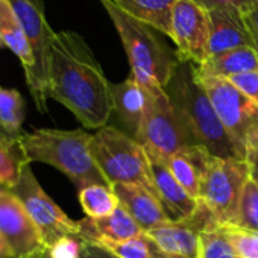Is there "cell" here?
I'll use <instances>...</instances> for the list:
<instances>
[{
    "mask_svg": "<svg viewBox=\"0 0 258 258\" xmlns=\"http://www.w3.org/2000/svg\"><path fill=\"white\" fill-rule=\"evenodd\" d=\"M26 164L29 161L25 158L19 140L0 142V187L11 188L19 181Z\"/></svg>",
    "mask_w": 258,
    "mask_h": 258,
    "instance_id": "484cf974",
    "label": "cell"
},
{
    "mask_svg": "<svg viewBox=\"0 0 258 258\" xmlns=\"http://www.w3.org/2000/svg\"><path fill=\"white\" fill-rule=\"evenodd\" d=\"M79 204L90 219H100L112 214L118 207V199L111 185L93 184L78 191Z\"/></svg>",
    "mask_w": 258,
    "mask_h": 258,
    "instance_id": "cb8c5ba5",
    "label": "cell"
},
{
    "mask_svg": "<svg viewBox=\"0 0 258 258\" xmlns=\"http://www.w3.org/2000/svg\"><path fill=\"white\" fill-rule=\"evenodd\" d=\"M47 96L72 111L88 129L106 126L114 112L111 82L76 32L61 31L52 38Z\"/></svg>",
    "mask_w": 258,
    "mask_h": 258,
    "instance_id": "6da1fadb",
    "label": "cell"
},
{
    "mask_svg": "<svg viewBox=\"0 0 258 258\" xmlns=\"http://www.w3.org/2000/svg\"><path fill=\"white\" fill-rule=\"evenodd\" d=\"M111 187L120 207L139 223L143 232L170 222L155 191L137 184H115Z\"/></svg>",
    "mask_w": 258,
    "mask_h": 258,
    "instance_id": "9a60e30c",
    "label": "cell"
},
{
    "mask_svg": "<svg viewBox=\"0 0 258 258\" xmlns=\"http://www.w3.org/2000/svg\"><path fill=\"white\" fill-rule=\"evenodd\" d=\"M249 149H258V124H256V127H255V133H253V136H252V139H250V142H249V145H247V151ZM247 154V152H246Z\"/></svg>",
    "mask_w": 258,
    "mask_h": 258,
    "instance_id": "74e56055",
    "label": "cell"
},
{
    "mask_svg": "<svg viewBox=\"0 0 258 258\" xmlns=\"http://www.w3.org/2000/svg\"><path fill=\"white\" fill-rule=\"evenodd\" d=\"M114 114L126 127V134L137 139L148 108V90L133 75L118 84H111Z\"/></svg>",
    "mask_w": 258,
    "mask_h": 258,
    "instance_id": "2e32d148",
    "label": "cell"
},
{
    "mask_svg": "<svg viewBox=\"0 0 258 258\" xmlns=\"http://www.w3.org/2000/svg\"><path fill=\"white\" fill-rule=\"evenodd\" d=\"M199 258H240L219 225L201 234Z\"/></svg>",
    "mask_w": 258,
    "mask_h": 258,
    "instance_id": "4316f807",
    "label": "cell"
},
{
    "mask_svg": "<svg viewBox=\"0 0 258 258\" xmlns=\"http://www.w3.org/2000/svg\"><path fill=\"white\" fill-rule=\"evenodd\" d=\"M243 16H244V22H246L252 37L258 40V4L253 2L252 5H249L243 11Z\"/></svg>",
    "mask_w": 258,
    "mask_h": 258,
    "instance_id": "836d02e7",
    "label": "cell"
},
{
    "mask_svg": "<svg viewBox=\"0 0 258 258\" xmlns=\"http://www.w3.org/2000/svg\"><path fill=\"white\" fill-rule=\"evenodd\" d=\"M0 142H17V140H10V139H7L2 133H0Z\"/></svg>",
    "mask_w": 258,
    "mask_h": 258,
    "instance_id": "f35d334b",
    "label": "cell"
},
{
    "mask_svg": "<svg viewBox=\"0 0 258 258\" xmlns=\"http://www.w3.org/2000/svg\"><path fill=\"white\" fill-rule=\"evenodd\" d=\"M164 90L185 127L191 146L205 148L217 158L241 160L198 79L193 62L179 61Z\"/></svg>",
    "mask_w": 258,
    "mask_h": 258,
    "instance_id": "7a4b0ae2",
    "label": "cell"
},
{
    "mask_svg": "<svg viewBox=\"0 0 258 258\" xmlns=\"http://www.w3.org/2000/svg\"><path fill=\"white\" fill-rule=\"evenodd\" d=\"M232 85H235L246 97H249L258 106V72H249L229 78Z\"/></svg>",
    "mask_w": 258,
    "mask_h": 258,
    "instance_id": "4dcf8cb0",
    "label": "cell"
},
{
    "mask_svg": "<svg viewBox=\"0 0 258 258\" xmlns=\"http://www.w3.org/2000/svg\"><path fill=\"white\" fill-rule=\"evenodd\" d=\"M91 154L109 185L137 184L155 191L151 158L133 136L106 124L93 134Z\"/></svg>",
    "mask_w": 258,
    "mask_h": 258,
    "instance_id": "5b68a950",
    "label": "cell"
},
{
    "mask_svg": "<svg viewBox=\"0 0 258 258\" xmlns=\"http://www.w3.org/2000/svg\"><path fill=\"white\" fill-rule=\"evenodd\" d=\"M240 258H258V234L237 225H219Z\"/></svg>",
    "mask_w": 258,
    "mask_h": 258,
    "instance_id": "f1b7e54d",
    "label": "cell"
},
{
    "mask_svg": "<svg viewBox=\"0 0 258 258\" xmlns=\"http://www.w3.org/2000/svg\"><path fill=\"white\" fill-rule=\"evenodd\" d=\"M81 258H118V256H115L114 253L108 252L106 249H103L97 244H93V243L82 240Z\"/></svg>",
    "mask_w": 258,
    "mask_h": 258,
    "instance_id": "d6a6232c",
    "label": "cell"
},
{
    "mask_svg": "<svg viewBox=\"0 0 258 258\" xmlns=\"http://www.w3.org/2000/svg\"><path fill=\"white\" fill-rule=\"evenodd\" d=\"M91 137L84 129H32L22 134L19 146L25 158L32 163L49 164L62 172L78 188L102 184L109 185L91 154Z\"/></svg>",
    "mask_w": 258,
    "mask_h": 258,
    "instance_id": "3957f363",
    "label": "cell"
},
{
    "mask_svg": "<svg viewBox=\"0 0 258 258\" xmlns=\"http://www.w3.org/2000/svg\"><path fill=\"white\" fill-rule=\"evenodd\" d=\"M198 79L207 91L238 157L246 160L247 145L258 124V106L228 79L199 73Z\"/></svg>",
    "mask_w": 258,
    "mask_h": 258,
    "instance_id": "ba28073f",
    "label": "cell"
},
{
    "mask_svg": "<svg viewBox=\"0 0 258 258\" xmlns=\"http://www.w3.org/2000/svg\"><path fill=\"white\" fill-rule=\"evenodd\" d=\"M78 223H79V238L93 244L124 241L143 232L139 223L121 207H118L112 214L106 217H100V219L85 217Z\"/></svg>",
    "mask_w": 258,
    "mask_h": 258,
    "instance_id": "e0dca14e",
    "label": "cell"
},
{
    "mask_svg": "<svg viewBox=\"0 0 258 258\" xmlns=\"http://www.w3.org/2000/svg\"><path fill=\"white\" fill-rule=\"evenodd\" d=\"M123 13L170 38L172 13L178 0H109Z\"/></svg>",
    "mask_w": 258,
    "mask_h": 258,
    "instance_id": "44dd1931",
    "label": "cell"
},
{
    "mask_svg": "<svg viewBox=\"0 0 258 258\" xmlns=\"http://www.w3.org/2000/svg\"><path fill=\"white\" fill-rule=\"evenodd\" d=\"M246 160L250 167V179L258 185V149H249Z\"/></svg>",
    "mask_w": 258,
    "mask_h": 258,
    "instance_id": "e575fe53",
    "label": "cell"
},
{
    "mask_svg": "<svg viewBox=\"0 0 258 258\" xmlns=\"http://www.w3.org/2000/svg\"><path fill=\"white\" fill-rule=\"evenodd\" d=\"M152 179L155 191L170 219V222H181L191 216L198 208L199 201L193 199L184 187L175 179L170 170L161 161L151 160Z\"/></svg>",
    "mask_w": 258,
    "mask_h": 258,
    "instance_id": "ac0fdd59",
    "label": "cell"
},
{
    "mask_svg": "<svg viewBox=\"0 0 258 258\" xmlns=\"http://www.w3.org/2000/svg\"><path fill=\"white\" fill-rule=\"evenodd\" d=\"M240 228L258 231V185L249 178L240 198L235 223Z\"/></svg>",
    "mask_w": 258,
    "mask_h": 258,
    "instance_id": "83f0119b",
    "label": "cell"
},
{
    "mask_svg": "<svg viewBox=\"0 0 258 258\" xmlns=\"http://www.w3.org/2000/svg\"><path fill=\"white\" fill-rule=\"evenodd\" d=\"M97 246L106 249L118 258H176L163 250L148 232H142L140 235L124 241L102 243Z\"/></svg>",
    "mask_w": 258,
    "mask_h": 258,
    "instance_id": "d4e9b609",
    "label": "cell"
},
{
    "mask_svg": "<svg viewBox=\"0 0 258 258\" xmlns=\"http://www.w3.org/2000/svg\"><path fill=\"white\" fill-rule=\"evenodd\" d=\"M8 190L25 207L46 247L67 235L79 237V223L70 219L43 190L31 169V163L23 167L19 181Z\"/></svg>",
    "mask_w": 258,
    "mask_h": 258,
    "instance_id": "30bf717a",
    "label": "cell"
},
{
    "mask_svg": "<svg viewBox=\"0 0 258 258\" xmlns=\"http://www.w3.org/2000/svg\"><path fill=\"white\" fill-rule=\"evenodd\" d=\"M196 70L202 76H214L229 79L237 75L258 72V56L255 47L244 46L208 56Z\"/></svg>",
    "mask_w": 258,
    "mask_h": 258,
    "instance_id": "ffe728a7",
    "label": "cell"
},
{
    "mask_svg": "<svg viewBox=\"0 0 258 258\" xmlns=\"http://www.w3.org/2000/svg\"><path fill=\"white\" fill-rule=\"evenodd\" d=\"M5 46V43H4V38H2V35H0V47H4Z\"/></svg>",
    "mask_w": 258,
    "mask_h": 258,
    "instance_id": "60d3db41",
    "label": "cell"
},
{
    "mask_svg": "<svg viewBox=\"0 0 258 258\" xmlns=\"http://www.w3.org/2000/svg\"><path fill=\"white\" fill-rule=\"evenodd\" d=\"M250 178L247 160L211 157L207 163L199 201L208 207L219 225H234L238 204Z\"/></svg>",
    "mask_w": 258,
    "mask_h": 258,
    "instance_id": "52a82bcc",
    "label": "cell"
},
{
    "mask_svg": "<svg viewBox=\"0 0 258 258\" xmlns=\"http://www.w3.org/2000/svg\"><path fill=\"white\" fill-rule=\"evenodd\" d=\"M0 235L13 250L14 258L46 247L22 202L5 187H0Z\"/></svg>",
    "mask_w": 258,
    "mask_h": 258,
    "instance_id": "4fadbf2b",
    "label": "cell"
},
{
    "mask_svg": "<svg viewBox=\"0 0 258 258\" xmlns=\"http://www.w3.org/2000/svg\"><path fill=\"white\" fill-rule=\"evenodd\" d=\"M213 155L201 146H188L167 160L161 161L184 187V190L196 201L201 196V182L208 160Z\"/></svg>",
    "mask_w": 258,
    "mask_h": 258,
    "instance_id": "d6986e66",
    "label": "cell"
},
{
    "mask_svg": "<svg viewBox=\"0 0 258 258\" xmlns=\"http://www.w3.org/2000/svg\"><path fill=\"white\" fill-rule=\"evenodd\" d=\"M210 41L208 56L237 47H253V37L244 22L243 11L235 7H219L208 10Z\"/></svg>",
    "mask_w": 258,
    "mask_h": 258,
    "instance_id": "5bb4252c",
    "label": "cell"
},
{
    "mask_svg": "<svg viewBox=\"0 0 258 258\" xmlns=\"http://www.w3.org/2000/svg\"><path fill=\"white\" fill-rule=\"evenodd\" d=\"M82 240L75 235H67L47 247L50 258H81Z\"/></svg>",
    "mask_w": 258,
    "mask_h": 258,
    "instance_id": "f546056e",
    "label": "cell"
},
{
    "mask_svg": "<svg viewBox=\"0 0 258 258\" xmlns=\"http://www.w3.org/2000/svg\"><path fill=\"white\" fill-rule=\"evenodd\" d=\"M22 258H50V255H49L47 247H43V249H40V250H37L34 253H29L26 256H22Z\"/></svg>",
    "mask_w": 258,
    "mask_h": 258,
    "instance_id": "8d00e7d4",
    "label": "cell"
},
{
    "mask_svg": "<svg viewBox=\"0 0 258 258\" xmlns=\"http://www.w3.org/2000/svg\"><path fill=\"white\" fill-rule=\"evenodd\" d=\"M170 38L176 46L179 61L201 66L208 58V10L196 0H178L172 13Z\"/></svg>",
    "mask_w": 258,
    "mask_h": 258,
    "instance_id": "8fae6325",
    "label": "cell"
},
{
    "mask_svg": "<svg viewBox=\"0 0 258 258\" xmlns=\"http://www.w3.org/2000/svg\"><path fill=\"white\" fill-rule=\"evenodd\" d=\"M17 13L34 58V70L26 78L29 91L40 112H47V85L50 43L55 35L47 23L44 0H10Z\"/></svg>",
    "mask_w": 258,
    "mask_h": 258,
    "instance_id": "9c48e42d",
    "label": "cell"
},
{
    "mask_svg": "<svg viewBox=\"0 0 258 258\" xmlns=\"http://www.w3.org/2000/svg\"><path fill=\"white\" fill-rule=\"evenodd\" d=\"M0 35L4 38L5 47H8L20 59L25 75L29 78L34 70V58L20 19L10 0H0Z\"/></svg>",
    "mask_w": 258,
    "mask_h": 258,
    "instance_id": "7402d4cb",
    "label": "cell"
},
{
    "mask_svg": "<svg viewBox=\"0 0 258 258\" xmlns=\"http://www.w3.org/2000/svg\"><path fill=\"white\" fill-rule=\"evenodd\" d=\"M148 108L137 136L151 160L164 161L176 152L191 146L185 127L161 87H149Z\"/></svg>",
    "mask_w": 258,
    "mask_h": 258,
    "instance_id": "8992f818",
    "label": "cell"
},
{
    "mask_svg": "<svg viewBox=\"0 0 258 258\" xmlns=\"http://www.w3.org/2000/svg\"><path fill=\"white\" fill-rule=\"evenodd\" d=\"M26 117L23 96L14 88L0 87V133L10 140H19Z\"/></svg>",
    "mask_w": 258,
    "mask_h": 258,
    "instance_id": "603a6c76",
    "label": "cell"
},
{
    "mask_svg": "<svg viewBox=\"0 0 258 258\" xmlns=\"http://www.w3.org/2000/svg\"><path fill=\"white\" fill-rule=\"evenodd\" d=\"M102 4L126 50L131 75L146 88L169 84L179 58L160 38V32L123 13L109 0Z\"/></svg>",
    "mask_w": 258,
    "mask_h": 258,
    "instance_id": "277c9868",
    "label": "cell"
},
{
    "mask_svg": "<svg viewBox=\"0 0 258 258\" xmlns=\"http://www.w3.org/2000/svg\"><path fill=\"white\" fill-rule=\"evenodd\" d=\"M217 225L219 223L216 222L213 213L199 201L198 208L187 219L181 222H169L148 231V234L163 250L176 258H199L201 234L216 228Z\"/></svg>",
    "mask_w": 258,
    "mask_h": 258,
    "instance_id": "7c38bea8",
    "label": "cell"
},
{
    "mask_svg": "<svg viewBox=\"0 0 258 258\" xmlns=\"http://www.w3.org/2000/svg\"><path fill=\"white\" fill-rule=\"evenodd\" d=\"M253 47H255V52H256V56H258V40L253 38Z\"/></svg>",
    "mask_w": 258,
    "mask_h": 258,
    "instance_id": "ab89813d",
    "label": "cell"
},
{
    "mask_svg": "<svg viewBox=\"0 0 258 258\" xmlns=\"http://www.w3.org/2000/svg\"><path fill=\"white\" fill-rule=\"evenodd\" d=\"M253 2H255V4H258V0H253Z\"/></svg>",
    "mask_w": 258,
    "mask_h": 258,
    "instance_id": "b9f144b4",
    "label": "cell"
},
{
    "mask_svg": "<svg viewBox=\"0 0 258 258\" xmlns=\"http://www.w3.org/2000/svg\"><path fill=\"white\" fill-rule=\"evenodd\" d=\"M204 8L213 10L219 7H235L241 11H244L249 5L253 4V0H196Z\"/></svg>",
    "mask_w": 258,
    "mask_h": 258,
    "instance_id": "1f68e13d",
    "label": "cell"
},
{
    "mask_svg": "<svg viewBox=\"0 0 258 258\" xmlns=\"http://www.w3.org/2000/svg\"><path fill=\"white\" fill-rule=\"evenodd\" d=\"M0 258H14L13 250L10 249L7 241L2 238V235H0Z\"/></svg>",
    "mask_w": 258,
    "mask_h": 258,
    "instance_id": "d590c367",
    "label": "cell"
}]
</instances>
